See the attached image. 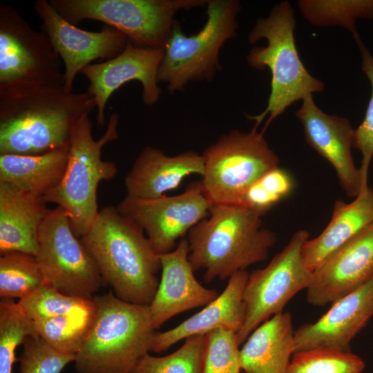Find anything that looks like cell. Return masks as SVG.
Returning a JSON list of instances; mask_svg holds the SVG:
<instances>
[{
	"label": "cell",
	"instance_id": "obj_1",
	"mask_svg": "<svg viewBox=\"0 0 373 373\" xmlns=\"http://www.w3.org/2000/svg\"><path fill=\"white\" fill-rule=\"evenodd\" d=\"M96 108L88 91L32 86L0 92V154L36 155L69 147L73 129Z\"/></svg>",
	"mask_w": 373,
	"mask_h": 373
},
{
	"label": "cell",
	"instance_id": "obj_2",
	"mask_svg": "<svg viewBox=\"0 0 373 373\" xmlns=\"http://www.w3.org/2000/svg\"><path fill=\"white\" fill-rule=\"evenodd\" d=\"M144 232L116 207L108 206L99 211L89 231L79 239L117 298L150 305L162 265Z\"/></svg>",
	"mask_w": 373,
	"mask_h": 373
},
{
	"label": "cell",
	"instance_id": "obj_3",
	"mask_svg": "<svg viewBox=\"0 0 373 373\" xmlns=\"http://www.w3.org/2000/svg\"><path fill=\"white\" fill-rule=\"evenodd\" d=\"M261 216L240 204H213L209 215L188 232L189 260L204 281L229 279L266 260L275 233L262 226Z\"/></svg>",
	"mask_w": 373,
	"mask_h": 373
},
{
	"label": "cell",
	"instance_id": "obj_4",
	"mask_svg": "<svg viewBox=\"0 0 373 373\" xmlns=\"http://www.w3.org/2000/svg\"><path fill=\"white\" fill-rule=\"evenodd\" d=\"M90 330L75 355L78 373H131L151 351L155 329L149 305L117 298L113 291L94 296Z\"/></svg>",
	"mask_w": 373,
	"mask_h": 373
},
{
	"label": "cell",
	"instance_id": "obj_5",
	"mask_svg": "<svg viewBox=\"0 0 373 373\" xmlns=\"http://www.w3.org/2000/svg\"><path fill=\"white\" fill-rule=\"evenodd\" d=\"M294 10L288 1L276 4L267 17L257 19L248 35L255 44L267 40L265 46L253 48L247 56L248 64L256 70L268 68L271 72V91L265 111L257 115H246L258 127L268 119L262 130L265 133L271 122L298 100L309 95L322 92L325 84L313 77L301 61L296 49Z\"/></svg>",
	"mask_w": 373,
	"mask_h": 373
},
{
	"label": "cell",
	"instance_id": "obj_6",
	"mask_svg": "<svg viewBox=\"0 0 373 373\" xmlns=\"http://www.w3.org/2000/svg\"><path fill=\"white\" fill-rule=\"evenodd\" d=\"M119 115L112 113L104 135L95 140L89 115L74 126L70 140L66 169L60 183L44 198L66 212L70 227L78 238L90 229L98 213L97 191L100 182L114 178L115 163L102 160L105 144L118 138Z\"/></svg>",
	"mask_w": 373,
	"mask_h": 373
},
{
	"label": "cell",
	"instance_id": "obj_7",
	"mask_svg": "<svg viewBox=\"0 0 373 373\" xmlns=\"http://www.w3.org/2000/svg\"><path fill=\"white\" fill-rule=\"evenodd\" d=\"M207 21L196 34L185 35L175 23L163 48L158 83L173 93L191 82L211 81L220 69L219 54L229 39L236 37L241 5L237 0H208Z\"/></svg>",
	"mask_w": 373,
	"mask_h": 373
},
{
	"label": "cell",
	"instance_id": "obj_8",
	"mask_svg": "<svg viewBox=\"0 0 373 373\" xmlns=\"http://www.w3.org/2000/svg\"><path fill=\"white\" fill-rule=\"evenodd\" d=\"M68 22L84 19L104 23L126 35L134 46L163 49L176 13L202 6L208 0H50Z\"/></svg>",
	"mask_w": 373,
	"mask_h": 373
},
{
	"label": "cell",
	"instance_id": "obj_9",
	"mask_svg": "<svg viewBox=\"0 0 373 373\" xmlns=\"http://www.w3.org/2000/svg\"><path fill=\"white\" fill-rule=\"evenodd\" d=\"M258 128L231 130L204 151V172L200 182L212 204L240 205L248 188L278 166V157Z\"/></svg>",
	"mask_w": 373,
	"mask_h": 373
},
{
	"label": "cell",
	"instance_id": "obj_10",
	"mask_svg": "<svg viewBox=\"0 0 373 373\" xmlns=\"http://www.w3.org/2000/svg\"><path fill=\"white\" fill-rule=\"evenodd\" d=\"M61 58L47 35L34 30L12 6L0 3V92L64 86Z\"/></svg>",
	"mask_w": 373,
	"mask_h": 373
},
{
	"label": "cell",
	"instance_id": "obj_11",
	"mask_svg": "<svg viewBox=\"0 0 373 373\" xmlns=\"http://www.w3.org/2000/svg\"><path fill=\"white\" fill-rule=\"evenodd\" d=\"M308 239L306 230L296 231L265 267L249 274L243 292L245 319L237 333L239 345L260 325L282 313L289 300L309 285L313 271L302 256L303 245Z\"/></svg>",
	"mask_w": 373,
	"mask_h": 373
},
{
	"label": "cell",
	"instance_id": "obj_12",
	"mask_svg": "<svg viewBox=\"0 0 373 373\" xmlns=\"http://www.w3.org/2000/svg\"><path fill=\"white\" fill-rule=\"evenodd\" d=\"M35 257L44 280L64 294L91 299L103 285L96 262L60 207L50 209L41 225Z\"/></svg>",
	"mask_w": 373,
	"mask_h": 373
},
{
	"label": "cell",
	"instance_id": "obj_13",
	"mask_svg": "<svg viewBox=\"0 0 373 373\" xmlns=\"http://www.w3.org/2000/svg\"><path fill=\"white\" fill-rule=\"evenodd\" d=\"M212 205L197 181L173 196L140 199L126 195L116 207L146 233L154 251L162 256L172 251L179 238L208 217Z\"/></svg>",
	"mask_w": 373,
	"mask_h": 373
},
{
	"label": "cell",
	"instance_id": "obj_14",
	"mask_svg": "<svg viewBox=\"0 0 373 373\" xmlns=\"http://www.w3.org/2000/svg\"><path fill=\"white\" fill-rule=\"evenodd\" d=\"M34 10L42 21L41 30L47 35L64 61V86L68 91H72L78 73L94 60L115 57L128 41L123 33L106 25L97 32L78 28L65 20L46 0H37Z\"/></svg>",
	"mask_w": 373,
	"mask_h": 373
},
{
	"label": "cell",
	"instance_id": "obj_15",
	"mask_svg": "<svg viewBox=\"0 0 373 373\" xmlns=\"http://www.w3.org/2000/svg\"><path fill=\"white\" fill-rule=\"evenodd\" d=\"M162 57V48L137 47L128 41L124 50L115 57L91 64L82 70L89 81L87 91L94 97L99 126L105 124V108L110 97L128 82H140L146 105H153L159 100L161 88L157 74Z\"/></svg>",
	"mask_w": 373,
	"mask_h": 373
},
{
	"label": "cell",
	"instance_id": "obj_16",
	"mask_svg": "<svg viewBox=\"0 0 373 373\" xmlns=\"http://www.w3.org/2000/svg\"><path fill=\"white\" fill-rule=\"evenodd\" d=\"M302 102L296 116L303 127L307 142L332 165L346 195L355 198L367 186H364L352 155L354 130L349 119L323 112L315 104L312 94Z\"/></svg>",
	"mask_w": 373,
	"mask_h": 373
},
{
	"label": "cell",
	"instance_id": "obj_17",
	"mask_svg": "<svg viewBox=\"0 0 373 373\" xmlns=\"http://www.w3.org/2000/svg\"><path fill=\"white\" fill-rule=\"evenodd\" d=\"M373 276V223L329 254L313 271L307 300L315 306L333 303Z\"/></svg>",
	"mask_w": 373,
	"mask_h": 373
},
{
	"label": "cell",
	"instance_id": "obj_18",
	"mask_svg": "<svg viewBox=\"0 0 373 373\" xmlns=\"http://www.w3.org/2000/svg\"><path fill=\"white\" fill-rule=\"evenodd\" d=\"M372 315L373 276L333 303L315 323L302 325L294 331L295 352L315 349L350 352L351 341Z\"/></svg>",
	"mask_w": 373,
	"mask_h": 373
},
{
	"label": "cell",
	"instance_id": "obj_19",
	"mask_svg": "<svg viewBox=\"0 0 373 373\" xmlns=\"http://www.w3.org/2000/svg\"><path fill=\"white\" fill-rule=\"evenodd\" d=\"M189 254L187 238H182L172 251L160 256L161 278L149 305L155 329L179 314L207 305L220 294L198 281Z\"/></svg>",
	"mask_w": 373,
	"mask_h": 373
},
{
	"label": "cell",
	"instance_id": "obj_20",
	"mask_svg": "<svg viewBox=\"0 0 373 373\" xmlns=\"http://www.w3.org/2000/svg\"><path fill=\"white\" fill-rule=\"evenodd\" d=\"M249 274L247 270L236 272L229 278L223 291L201 311L171 329L155 332L151 351L160 353L182 339L218 328L238 333L245 319L243 292Z\"/></svg>",
	"mask_w": 373,
	"mask_h": 373
},
{
	"label": "cell",
	"instance_id": "obj_21",
	"mask_svg": "<svg viewBox=\"0 0 373 373\" xmlns=\"http://www.w3.org/2000/svg\"><path fill=\"white\" fill-rule=\"evenodd\" d=\"M202 155L188 151L168 156L160 149L146 146L140 153L124 178L127 195L140 199L162 197L179 186L192 174L203 175Z\"/></svg>",
	"mask_w": 373,
	"mask_h": 373
},
{
	"label": "cell",
	"instance_id": "obj_22",
	"mask_svg": "<svg viewBox=\"0 0 373 373\" xmlns=\"http://www.w3.org/2000/svg\"><path fill=\"white\" fill-rule=\"evenodd\" d=\"M46 203L44 196L0 182V254L37 255L39 229L50 210Z\"/></svg>",
	"mask_w": 373,
	"mask_h": 373
},
{
	"label": "cell",
	"instance_id": "obj_23",
	"mask_svg": "<svg viewBox=\"0 0 373 373\" xmlns=\"http://www.w3.org/2000/svg\"><path fill=\"white\" fill-rule=\"evenodd\" d=\"M295 352L293 321L282 312L255 329L240 349L245 373H287Z\"/></svg>",
	"mask_w": 373,
	"mask_h": 373
},
{
	"label": "cell",
	"instance_id": "obj_24",
	"mask_svg": "<svg viewBox=\"0 0 373 373\" xmlns=\"http://www.w3.org/2000/svg\"><path fill=\"white\" fill-rule=\"evenodd\" d=\"M373 223V189L369 186L350 203L336 201L325 229L303 245L302 256L312 271L333 251Z\"/></svg>",
	"mask_w": 373,
	"mask_h": 373
},
{
	"label": "cell",
	"instance_id": "obj_25",
	"mask_svg": "<svg viewBox=\"0 0 373 373\" xmlns=\"http://www.w3.org/2000/svg\"><path fill=\"white\" fill-rule=\"evenodd\" d=\"M69 147L36 155L0 154V182L44 196L64 175Z\"/></svg>",
	"mask_w": 373,
	"mask_h": 373
},
{
	"label": "cell",
	"instance_id": "obj_26",
	"mask_svg": "<svg viewBox=\"0 0 373 373\" xmlns=\"http://www.w3.org/2000/svg\"><path fill=\"white\" fill-rule=\"evenodd\" d=\"M297 5L311 25L341 27L353 36L357 19H373V0H299Z\"/></svg>",
	"mask_w": 373,
	"mask_h": 373
},
{
	"label": "cell",
	"instance_id": "obj_27",
	"mask_svg": "<svg viewBox=\"0 0 373 373\" xmlns=\"http://www.w3.org/2000/svg\"><path fill=\"white\" fill-rule=\"evenodd\" d=\"M19 305L32 320L60 316H82L95 309L91 299L68 296L45 280Z\"/></svg>",
	"mask_w": 373,
	"mask_h": 373
},
{
	"label": "cell",
	"instance_id": "obj_28",
	"mask_svg": "<svg viewBox=\"0 0 373 373\" xmlns=\"http://www.w3.org/2000/svg\"><path fill=\"white\" fill-rule=\"evenodd\" d=\"M44 281L36 257L19 251H8L0 257V296L21 299Z\"/></svg>",
	"mask_w": 373,
	"mask_h": 373
},
{
	"label": "cell",
	"instance_id": "obj_29",
	"mask_svg": "<svg viewBox=\"0 0 373 373\" xmlns=\"http://www.w3.org/2000/svg\"><path fill=\"white\" fill-rule=\"evenodd\" d=\"M206 351V334L191 336L169 355L146 354L131 373H203Z\"/></svg>",
	"mask_w": 373,
	"mask_h": 373
},
{
	"label": "cell",
	"instance_id": "obj_30",
	"mask_svg": "<svg viewBox=\"0 0 373 373\" xmlns=\"http://www.w3.org/2000/svg\"><path fill=\"white\" fill-rule=\"evenodd\" d=\"M28 336L37 337L34 321L12 299L0 302V373H12L17 347Z\"/></svg>",
	"mask_w": 373,
	"mask_h": 373
},
{
	"label": "cell",
	"instance_id": "obj_31",
	"mask_svg": "<svg viewBox=\"0 0 373 373\" xmlns=\"http://www.w3.org/2000/svg\"><path fill=\"white\" fill-rule=\"evenodd\" d=\"M95 309L82 316L37 319L35 327L38 336L51 347L76 355L90 330Z\"/></svg>",
	"mask_w": 373,
	"mask_h": 373
},
{
	"label": "cell",
	"instance_id": "obj_32",
	"mask_svg": "<svg viewBox=\"0 0 373 373\" xmlns=\"http://www.w3.org/2000/svg\"><path fill=\"white\" fill-rule=\"evenodd\" d=\"M365 366L351 352L315 349L295 352L287 373H362Z\"/></svg>",
	"mask_w": 373,
	"mask_h": 373
},
{
	"label": "cell",
	"instance_id": "obj_33",
	"mask_svg": "<svg viewBox=\"0 0 373 373\" xmlns=\"http://www.w3.org/2000/svg\"><path fill=\"white\" fill-rule=\"evenodd\" d=\"M294 188L291 175L278 166L265 173L248 188L240 204L262 217L276 204L288 197Z\"/></svg>",
	"mask_w": 373,
	"mask_h": 373
},
{
	"label": "cell",
	"instance_id": "obj_34",
	"mask_svg": "<svg viewBox=\"0 0 373 373\" xmlns=\"http://www.w3.org/2000/svg\"><path fill=\"white\" fill-rule=\"evenodd\" d=\"M206 336L207 351L203 373H241L237 333L218 328Z\"/></svg>",
	"mask_w": 373,
	"mask_h": 373
},
{
	"label": "cell",
	"instance_id": "obj_35",
	"mask_svg": "<svg viewBox=\"0 0 373 373\" xmlns=\"http://www.w3.org/2000/svg\"><path fill=\"white\" fill-rule=\"evenodd\" d=\"M353 37L361 52V69L368 78L372 87V95L365 115L361 124L354 130L353 137V148L361 153L362 160L359 169L363 185L367 187L369 168L373 157V57L363 43L358 33Z\"/></svg>",
	"mask_w": 373,
	"mask_h": 373
},
{
	"label": "cell",
	"instance_id": "obj_36",
	"mask_svg": "<svg viewBox=\"0 0 373 373\" xmlns=\"http://www.w3.org/2000/svg\"><path fill=\"white\" fill-rule=\"evenodd\" d=\"M19 357L21 373H61L75 355L61 353L39 336L26 338Z\"/></svg>",
	"mask_w": 373,
	"mask_h": 373
}]
</instances>
